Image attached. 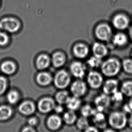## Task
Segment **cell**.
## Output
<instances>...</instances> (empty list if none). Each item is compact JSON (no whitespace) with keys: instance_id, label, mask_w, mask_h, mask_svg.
Instances as JSON below:
<instances>
[{"instance_id":"obj_1","label":"cell","mask_w":132,"mask_h":132,"mask_svg":"<svg viewBox=\"0 0 132 132\" xmlns=\"http://www.w3.org/2000/svg\"><path fill=\"white\" fill-rule=\"evenodd\" d=\"M100 69L104 76L109 78H114L121 70V62L116 57L109 58L103 61Z\"/></svg>"},{"instance_id":"obj_2","label":"cell","mask_w":132,"mask_h":132,"mask_svg":"<svg viewBox=\"0 0 132 132\" xmlns=\"http://www.w3.org/2000/svg\"><path fill=\"white\" fill-rule=\"evenodd\" d=\"M107 122L111 128L115 130H122L127 125V114L123 111H112L108 116Z\"/></svg>"},{"instance_id":"obj_3","label":"cell","mask_w":132,"mask_h":132,"mask_svg":"<svg viewBox=\"0 0 132 132\" xmlns=\"http://www.w3.org/2000/svg\"><path fill=\"white\" fill-rule=\"evenodd\" d=\"M103 75L96 70H91L86 75V84L92 89H98L103 84Z\"/></svg>"},{"instance_id":"obj_4","label":"cell","mask_w":132,"mask_h":132,"mask_svg":"<svg viewBox=\"0 0 132 132\" xmlns=\"http://www.w3.org/2000/svg\"><path fill=\"white\" fill-rule=\"evenodd\" d=\"M20 27V21L16 18L5 17L0 20V29H2L8 32H16L19 30Z\"/></svg>"},{"instance_id":"obj_5","label":"cell","mask_w":132,"mask_h":132,"mask_svg":"<svg viewBox=\"0 0 132 132\" xmlns=\"http://www.w3.org/2000/svg\"><path fill=\"white\" fill-rule=\"evenodd\" d=\"M95 33L97 39L101 42H108L112 37V29L106 23L98 25L95 29Z\"/></svg>"},{"instance_id":"obj_6","label":"cell","mask_w":132,"mask_h":132,"mask_svg":"<svg viewBox=\"0 0 132 132\" xmlns=\"http://www.w3.org/2000/svg\"><path fill=\"white\" fill-rule=\"evenodd\" d=\"M88 85L82 79H77L71 84L70 91L73 96L81 98L87 93Z\"/></svg>"},{"instance_id":"obj_7","label":"cell","mask_w":132,"mask_h":132,"mask_svg":"<svg viewBox=\"0 0 132 132\" xmlns=\"http://www.w3.org/2000/svg\"><path fill=\"white\" fill-rule=\"evenodd\" d=\"M71 76L69 73L64 70H62L56 73L54 82L55 86L60 89L68 87L71 83Z\"/></svg>"},{"instance_id":"obj_8","label":"cell","mask_w":132,"mask_h":132,"mask_svg":"<svg viewBox=\"0 0 132 132\" xmlns=\"http://www.w3.org/2000/svg\"><path fill=\"white\" fill-rule=\"evenodd\" d=\"M86 64L79 61H73L70 66L71 73L77 79H82L86 76Z\"/></svg>"},{"instance_id":"obj_9","label":"cell","mask_w":132,"mask_h":132,"mask_svg":"<svg viewBox=\"0 0 132 132\" xmlns=\"http://www.w3.org/2000/svg\"><path fill=\"white\" fill-rule=\"evenodd\" d=\"M111 104V96L104 93L97 96L94 100L95 109L100 112H104L109 107Z\"/></svg>"},{"instance_id":"obj_10","label":"cell","mask_w":132,"mask_h":132,"mask_svg":"<svg viewBox=\"0 0 132 132\" xmlns=\"http://www.w3.org/2000/svg\"><path fill=\"white\" fill-rule=\"evenodd\" d=\"M72 52L73 55L78 60L85 59L89 54V47L85 43H78L74 45Z\"/></svg>"},{"instance_id":"obj_11","label":"cell","mask_w":132,"mask_h":132,"mask_svg":"<svg viewBox=\"0 0 132 132\" xmlns=\"http://www.w3.org/2000/svg\"><path fill=\"white\" fill-rule=\"evenodd\" d=\"M119 83L118 80L114 78H111L104 82L102 86L104 93L111 96L113 93L118 91Z\"/></svg>"},{"instance_id":"obj_12","label":"cell","mask_w":132,"mask_h":132,"mask_svg":"<svg viewBox=\"0 0 132 132\" xmlns=\"http://www.w3.org/2000/svg\"><path fill=\"white\" fill-rule=\"evenodd\" d=\"M91 51L93 55L101 59L106 57L109 53V48L101 42L93 43Z\"/></svg>"},{"instance_id":"obj_13","label":"cell","mask_w":132,"mask_h":132,"mask_svg":"<svg viewBox=\"0 0 132 132\" xmlns=\"http://www.w3.org/2000/svg\"><path fill=\"white\" fill-rule=\"evenodd\" d=\"M91 117L93 123L98 129H104L106 128L108 122L103 112L98 111L96 110Z\"/></svg>"},{"instance_id":"obj_14","label":"cell","mask_w":132,"mask_h":132,"mask_svg":"<svg viewBox=\"0 0 132 132\" xmlns=\"http://www.w3.org/2000/svg\"><path fill=\"white\" fill-rule=\"evenodd\" d=\"M113 24L116 29L119 30H123L126 29L129 26V20L124 15L118 14L113 19Z\"/></svg>"},{"instance_id":"obj_15","label":"cell","mask_w":132,"mask_h":132,"mask_svg":"<svg viewBox=\"0 0 132 132\" xmlns=\"http://www.w3.org/2000/svg\"><path fill=\"white\" fill-rule=\"evenodd\" d=\"M38 107L41 112H48L54 108L55 103L53 100L51 98H43L39 101Z\"/></svg>"},{"instance_id":"obj_16","label":"cell","mask_w":132,"mask_h":132,"mask_svg":"<svg viewBox=\"0 0 132 132\" xmlns=\"http://www.w3.org/2000/svg\"><path fill=\"white\" fill-rule=\"evenodd\" d=\"M113 46L123 47L125 46L128 43V38L123 33L119 32L115 34L112 38Z\"/></svg>"},{"instance_id":"obj_17","label":"cell","mask_w":132,"mask_h":132,"mask_svg":"<svg viewBox=\"0 0 132 132\" xmlns=\"http://www.w3.org/2000/svg\"><path fill=\"white\" fill-rule=\"evenodd\" d=\"M82 102L80 98L76 96H70L69 98L66 103V106L69 110L75 111L80 109L82 106Z\"/></svg>"},{"instance_id":"obj_18","label":"cell","mask_w":132,"mask_h":132,"mask_svg":"<svg viewBox=\"0 0 132 132\" xmlns=\"http://www.w3.org/2000/svg\"><path fill=\"white\" fill-rule=\"evenodd\" d=\"M103 59H100L95 56H92L87 59L86 62V68H89L91 70H95L100 68L103 62Z\"/></svg>"},{"instance_id":"obj_19","label":"cell","mask_w":132,"mask_h":132,"mask_svg":"<svg viewBox=\"0 0 132 132\" xmlns=\"http://www.w3.org/2000/svg\"><path fill=\"white\" fill-rule=\"evenodd\" d=\"M19 109L22 114L25 115H30L34 112L35 106L32 102H25L20 105Z\"/></svg>"},{"instance_id":"obj_20","label":"cell","mask_w":132,"mask_h":132,"mask_svg":"<svg viewBox=\"0 0 132 132\" xmlns=\"http://www.w3.org/2000/svg\"><path fill=\"white\" fill-rule=\"evenodd\" d=\"M62 120L56 115L52 116L49 117L47 123L48 127L51 129L56 130L59 129L62 125Z\"/></svg>"},{"instance_id":"obj_21","label":"cell","mask_w":132,"mask_h":132,"mask_svg":"<svg viewBox=\"0 0 132 132\" xmlns=\"http://www.w3.org/2000/svg\"><path fill=\"white\" fill-rule=\"evenodd\" d=\"M66 56L61 52H57L53 56V62L56 67H60L64 65L66 62Z\"/></svg>"},{"instance_id":"obj_22","label":"cell","mask_w":132,"mask_h":132,"mask_svg":"<svg viewBox=\"0 0 132 132\" xmlns=\"http://www.w3.org/2000/svg\"><path fill=\"white\" fill-rule=\"evenodd\" d=\"M120 91L124 96H132V80H126L122 82L120 87Z\"/></svg>"},{"instance_id":"obj_23","label":"cell","mask_w":132,"mask_h":132,"mask_svg":"<svg viewBox=\"0 0 132 132\" xmlns=\"http://www.w3.org/2000/svg\"><path fill=\"white\" fill-rule=\"evenodd\" d=\"M77 117L74 111H69L65 113L63 116V120L68 125H72L76 123Z\"/></svg>"},{"instance_id":"obj_24","label":"cell","mask_w":132,"mask_h":132,"mask_svg":"<svg viewBox=\"0 0 132 132\" xmlns=\"http://www.w3.org/2000/svg\"><path fill=\"white\" fill-rule=\"evenodd\" d=\"M37 80L39 84L43 86H45L51 82L52 81V77L49 73L42 72L38 75Z\"/></svg>"},{"instance_id":"obj_25","label":"cell","mask_w":132,"mask_h":132,"mask_svg":"<svg viewBox=\"0 0 132 132\" xmlns=\"http://www.w3.org/2000/svg\"><path fill=\"white\" fill-rule=\"evenodd\" d=\"M2 71L7 75H11L14 73L16 70V66L14 63L10 61H6L1 65Z\"/></svg>"},{"instance_id":"obj_26","label":"cell","mask_w":132,"mask_h":132,"mask_svg":"<svg viewBox=\"0 0 132 132\" xmlns=\"http://www.w3.org/2000/svg\"><path fill=\"white\" fill-rule=\"evenodd\" d=\"M75 123L77 129L79 130L82 131H85L90 125L89 121L88 118L83 116L77 118Z\"/></svg>"},{"instance_id":"obj_27","label":"cell","mask_w":132,"mask_h":132,"mask_svg":"<svg viewBox=\"0 0 132 132\" xmlns=\"http://www.w3.org/2000/svg\"><path fill=\"white\" fill-rule=\"evenodd\" d=\"M50 63V59L47 55H41L38 57L36 64L39 69H45L48 67Z\"/></svg>"},{"instance_id":"obj_28","label":"cell","mask_w":132,"mask_h":132,"mask_svg":"<svg viewBox=\"0 0 132 132\" xmlns=\"http://www.w3.org/2000/svg\"><path fill=\"white\" fill-rule=\"evenodd\" d=\"M80 109V114H82V116L88 118L92 116L96 111L95 108H94L89 104H86L82 106Z\"/></svg>"},{"instance_id":"obj_29","label":"cell","mask_w":132,"mask_h":132,"mask_svg":"<svg viewBox=\"0 0 132 132\" xmlns=\"http://www.w3.org/2000/svg\"><path fill=\"white\" fill-rule=\"evenodd\" d=\"M122 69L128 75H132V58H125L121 62Z\"/></svg>"},{"instance_id":"obj_30","label":"cell","mask_w":132,"mask_h":132,"mask_svg":"<svg viewBox=\"0 0 132 132\" xmlns=\"http://www.w3.org/2000/svg\"><path fill=\"white\" fill-rule=\"evenodd\" d=\"M110 96L111 103H114L115 105H118L123 102L124 96L121 91L118 90Z\"/></svg>"},{"instance_id":"obj_31","label":"cell","mask_w":132,"mask_h":132,"mask_svg":"<svg viewBox=\"0 0 132 132\" xmlns=\"http://www.w3.org/2000/svg\"><path fill=\"white\" fill-rule=\"evenodd\" d=\"M12 111L10 107L7 106H0V120H7L11 117Z\"/></svg>"},{"instance_id":"obj_32","label":"cell","mask_w":132,"mask_h":132,"mask_svg":"<svg viewBox=\"0 0 132 132\" xmlns=\"http://www.w3.org/2000/svg\"><path fill=\"white\" fill-rule=\"evenodd\" d=\"M69 97V93L65 91L59 92L56 96V100L60 104H66Z\"/></svg>"},{"instance_id":"obj_33","label":"cell","mask_w":132,"mask_h":132,"mask_svg":"<svg viewBox=\"0 0 132 132\" xmlns=\"http://www.w3.org/2000/svg\"><path fill=\"white\" fill-rule=\"evenodd\" d=\"M7 100L11 104H14L18 101L19 94L16 91L10 92L7 94Z\"/></svg>"},{"instance_id":"obj_34","label":"cell","mask_w":132,"mask_h":132,"mask_svg":"<svg viewBox=\"0 0 132 132\" xmlns=\"http://www.w3.org/2000/svg\"><path fill=\"white\" fill-rule=\"evenodd\" d=\"M9 38L5 32H0V45L4 46L8 43Z\"/></svg>"},{"instance_id":"obj_35","label":"cell","mask_w":132,"mask_h":132,"mask_svg":"<svg viewBox=\"0 0 132 132\" xmlns=\"http://www.w3.org/2000/svg\"><path fill=\"white\" fill-rule=\"evenodd\" d=\"M7 86V82L5 78L0 77V94L5 91Z\"/></svg>"},{"instance_id":"obj_36","label":"cell","mask_w":132,"mask_h":132,"mask_svg":"<svg viewBox=\"0 0 132 132\" xmlns=\"http://www.w3.org/2000/svg\"><path fill=\"white\" fill-rule=\"evenodd\" d=\"M99 129L97 128L96 126H90L89 125V127H88L87 129H86V130L84 132H99Z\"/></svg>"},{"instance_id":"obj_37","label":"cell","mask_w":132,"mask_h":132,"mask_svg":"<svg viewBox=\"0 0 132 132\" xmlns=\"http://www.w3.org/2000/svg\"><path fill=\"white\" fill-rule=\"evenodd\" d=\"M37 120L36 118L32 117V118H30L28 120V123H29V125L31 126H33V125H35L37 123Z\"/></svg>"},{"instance_id":"obj_38","label":"cell","mask_w":132,"mask_h":132,"mask_svg":"<svg viewBox=\"0 0 132 132\" xmlns=\"http://www.w3.org/2000/svg\"><path fill=\"white\" fill-rule=\"evenodd\" d=\"M127 125H128L130 129H132V112L129 114V116L128 118Z\"/></svg>"},{"instance_id":"obj_39","label":"cell","mask_w":132,"mask_h":132,"mask_svg":"<svg viewBox=\"0 0 132 132\" xmlns=\"http://www.w3.org/2000/svg\"><path fill=\"white\" fill-rule=\"evenodd\" d=\"M54 108H55V111L56 112L58 113H62L63 111V108L61 105H57V106H55Z\"/></svg>"},{"instance_id":"obj_40","label":"cell","mask_w":132,"mask_h":132,"mask_svg":"<svg viewBox=\"0 0 132 132\" xmlns=\"http://www.w3.org/2000/svg\"><path fill=\"white\" fill-rule=\"evenodd\" d=\"M23 132H34V129L31 127H25V128H24L23 130Z\"/></svg>"},{"instance_id":"obj_41","label":"cell","mask_w":132,"mask_h":132,"mask_svg":"<svg viewBox=\"0 0 132 132\" xmlns=\"http://www.w3.org/2000/svg\"><path fill=\"white\" fill-rule=\"evenodd\" d=\"M127 104L128 105L129 107L130 108V109L132 111V96L130 97V99L129 100V102L127 103Z\"/></svg>"},{"instance_id":"obj_42","label":"cell","mask_w":132,"mask_h":132,"mask_svg":"<svg viewBox=\"0 0 132 132\" xmlns=\"http://www.w3.org/2000/svg\"><path fill=\"white\" fill-rule=\"evenodd\" d=\"M104 132H114V131H115V130L114 129H112L111 128H109V129H107V128H105V129H104L103 130Z\"/></svg>"},{"instance_id":"obj_43","label":"cell","mask_w":132,"mask_h":132,"mask_svg":"<svg viewBox=\"0 0 132 132\" xmlns=\"http://www.w3.org/2000/svg\"><path fill=\"white\" fill-rule=\"evenodd\" d=\"M129 38H130L131 40L132 41V26L129 29Z\"/></svg>"},{"instance_id":"obj_44","label":"cell","mask_w":132,"mask_h":132,"mask_svg":"<svg viewBox=\"0 0 132 132\" xmlns=\"http://www.w3.org/2000/svg\"><path fill=\"white\" fill-rule=\"evenodd\" d=\"M131 56H132V52H131Z\"/></svg>"}]
</instances>
